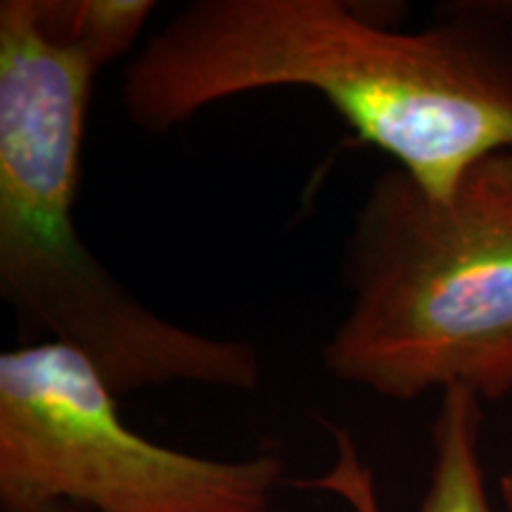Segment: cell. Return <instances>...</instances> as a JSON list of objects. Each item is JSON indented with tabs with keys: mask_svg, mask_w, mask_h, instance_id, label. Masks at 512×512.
I'll list each match as a JSON object with an SVG mask.
<instances>
[{
	"mask_svg": "<svg viewBox=\"0 0 512 512\" xmlns=\"http://www.w3.org/2000/svg\"><path fill=\"white\" fill-rule=\"evenodd\" d=\"M43 512H79V510L64 508V505H57V508H48V510H43Z\"/></svg>",
	"mask_w": 512,
	"mask_h": 512,
	"instance_id": "9",
	"label": "cell"
},
{
	"mask_svg": "<svg viewBox=\"0 0 512 512\" xmlns=\"http://www.w3.org/2000/svg\"><path fill=\"white\" fill-rule=\"evenodd\" d=\"M306 88L430 195H451L482 159L512 150V22L456 10L396 29L342 0H195L121 79L133 126L166 133L211 105Z\"/></svg>",
	"mask_w": 512,
	"mask_h": 512,
	"instance_id": "1",
	"label": "cell"
},
{
	"mask_svg": "<svg viewBox=\"0 0 512 512\" xmlns=\"http://www.w3.org/2000/svg\"><path fill=\"white\" fill-rule=\"evenodd\" d=\"M498 491H501L505 510L512 512V470L505 472V475L501 477V482H498Z\"/></svg>",
	"mask_w": 512,
	"mask_h": 512,
	"instance_id": "8",
	"label": "cell"
},
{
	"mask_svg": "<svg viewBox=\"0 0 512 512\" xmlns=\"http://www.w3.org/2000/svg\"><path fill=\"white\" fill-rule=\"evenodd\" d=\"M479 430L482 399L467 389H446L432 425L430 479L415 512H498L486 491Z\"/></svg>",
	"mask_w": 512,
	"mask_h": 512,
	"instance_id": "5",
	"label": "cell"
},
{
	"mask_svg": "<svg viewBox=\"0 0 512 512\" xmlns=\"http://www.w3.org/2000/svg\"><path fill=\"white\" fill-rule=\"evenodd\" d=\"M102 64L43 17L0 3V294L79 351L117 396L164 384L256 392L261 356L171 323L88 249L74 221L88 105Z\"/></svg>",
	"mask_w": 512,
	"mask_h": 512,
	"instance_id": "2",
	"label": "cell"
},
{
	"mask_svg": "<svg viewBox=\"0 0 512 512\" xmlns=\"http://www.w3.org/2000/svg\"><path fill=\"white\" fill-rule=\"evenodd\" d=\"M349 309L323 344L337 380L408 401L512 392V150L472 166L451 195L401 169L370 183L342 259Z\"/></svg>",
	"mask_w": 512,
	"mask_h": 512,
	"instance_id": "3",
	"label": "cell"
},
{
	"mask_svg": "<svg viewBox=\"0 0 512 512\" xmlns=\"http://www.w3.org/2000/svg\"><path fill=\"white\" fill-rule=\"evenodd\" d=\"M117 401L91 361L64 344L3 351V512H273L283 458L221 460L157 444L126 425Z\"/></svg>",
	"mask_w": 512,
	"mask_h": 512,
	"instance_id": "4",
	"label": "cell"
},
{
	"mask_svg": "<svg viewBox=\"0 0 512 512\" xmlns=\"http://www.w3.org/2000/svg\"><path fill=\"white\" fill-rule=\"evenodd\" d=\"M53 27L95 55L102 67L131 50L157 3L150 0H41Z\"/></svg>",
	"mask_w": 512,
	"mask_h": 512,
	"instance_id": "6",
	"label": "cell"
},
{
	"mask_svg": "<svg viewBox=\"0 0 512 512\" xmlns=\"http://www.w3.org/2000/svg\"><path fill=\"white\" fill-rule=\"evenodd\" d=\"M335 434L339 441L337 467L330 475L318 479V482H311V489L316 486V489L335 491L349 505H354L356 512H380V503H377L370 472L356 458V451L349 444L347 434L339 430H335Z\"/></svg>",
	"mask_w": 512,
	"mask_h": 512,
	"instance_id": "7",
	"label": "cell"
}]
</instances>
